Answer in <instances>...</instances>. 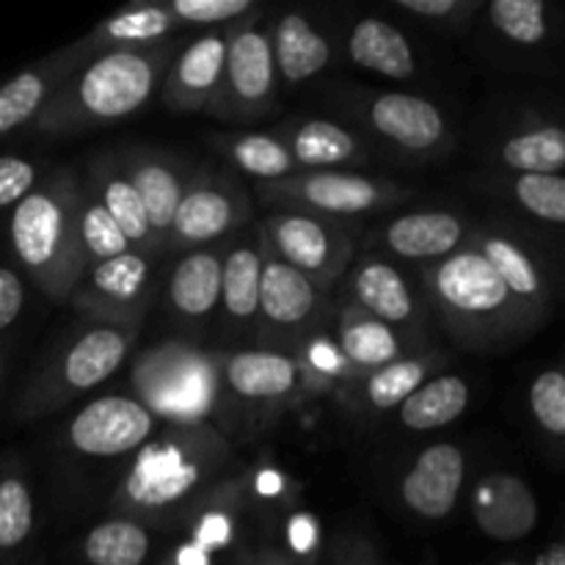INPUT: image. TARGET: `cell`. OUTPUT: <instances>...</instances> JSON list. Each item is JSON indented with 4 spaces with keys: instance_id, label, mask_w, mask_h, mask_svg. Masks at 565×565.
Masks as SVG:
<instances>
[{
    "instance_id": "cell-40",
    "label": "cell",
    "mask_w": 565,
    "mask_h": 565,
    "mask_svg": "<svg viewBox=\"0 0 565 565\" xmlns=\"http://www.w3.org/2000/svg\"><path fill=\"white\" fill-rule=\"evenodd\" d=\"M33 533V494L17 475L0 480V552H14Z\"/></svg>"
},
{
    "instance_id": "cell-45",
    "label": "cell",
    "mask_w": 565,
    "mask_h": 565,
    "mask_svg": "<svg viewBox=\"0 0 565 565\" xmlns=\"http://www.w3.org/2000/svg\"><path fill=\"white\" fill-rule=\"evenodd\" d=\"M22 307H25V285L20 274L0 265V331H6L20 318Z\"/></svg>"
},
{
    "instance_id": "cell-31",
    "label": "cell",
    "mask_w": 565,
    "mask_h": 565,
    "mask_svg": "<svg viewBox=\"0 0 565 565\" xmlns=\"http://www.w3.org/2000/svg\"><path fill=\"white\" fill-rule=\"evenodd\" d=\"M337 348L340 356L359 373H373L403 356V340L397 331L370 318L351 301L337 315Z\"/></svg>"
},
{
    "instance_id": "cell-23",
    "label": "cell",
    "mask_w": 565,
    "mask_h": 565,
    "mask_svg": "<svg viewBox=\"0 0 565 565\" xmlns=\"http://www.w3.org/2000/svg\"><path fill=\"white\" fill-rule=\"evenodd\" d=\"M86 191L97 199L105 207V213L114 218L125 241L130 243L132 252L143 254V257H158L163 254L160 243L154 241L152 230H149L147 213L138 199L136 188H132L130 177H127L125 166H121L119 154H99L88 166V185Z\"/></svg>"
},
{
    "instance_id": "cell-41",
    "label": "cell",
    "mask_w": 565,
    "mask_h": 565,
    "mask_svg": "<svg viewBox=\"0 0 565 565\" xmlns=\"http://www.w3.org/2000/svg\"><path fill=\"white\" fill-rule=\"evenodd\" d=\"M530 414L546 439L561 445L565 436V373L561 367L541 370L530 384Z\"/></svg>"
},
{
    "instance_id": "cell-38",
    "label": "cell",
    "mask_w": 565,
    "mask_h": 565,
    "mask_svg": "<svg viewBox=\"0 0 565 565\" xmlns=\"http://www.w3.org/2000/svg\"><path fill=\"white\" fill-rule=\"evenodd\" d=\"M486 11L491 28L519 47H535L550 36V6L541 0H494Z\"/></svg>"
},
{
    "instance_id": "cell-8",
    "label": "cell",
    "mask_w": 565,
    "mask_h": 565,
    "mask_svg": "<svg viewBox=\"0 0 565 565\" xmlns=\"http://www.w3.org/2000/svg\"><path fill=\"white\" fill-rule=\"evenodd\" d=\"M259 241L290 268L312 279L326 292L351 268L353 232L342 221L296 210H274L265 215Z\"/></svg>"
},
{
    "instance_id": "cell-42",
    "label": "cell",
    "mask_w": 565,
    "mask_h": 565,
    "mask_svg": "<svg viewBox=\"0 0 565 565\" xmlns=\"http://www.w3.org/2000/svg\"><path fill=\"white\" fill-rule=\"evenodd\" d=\"M171 14L180 25H215V22H243L257 14L252 0H174Z\"/></svg>"
},
{
    "instance_id": "cell-19",
    "label": "cell",
    "mask_w": 565,
    "mask_h": 565,
    "mask_svg": "<svg viewBox=\"0 0 565 565\" xmlns=\"http://www.w3.org/2000/svg\"><path fill=\"white\" fill-rule=\"evenodd\" d=\"M226 31H210L182 47L163 77V105L177 114L210 108L221 86L226 61Z\"/></svg>"
},
{
    "instance_id": "cell-1",
    "label": "cell",
    "mask_w": 565,
    "mask_h": 565,
    "mask_svg": "<svg viewBox=\"0 0 565 565\" xmlns=\"http://www.w3.org/2000/svg\"><path fill=\"white\" fill-rule=\"evenodd\" d=\"M423 290L436 320L467 351L502 353L546 323L508 290L469 241L450 257L425 265Z\"/></svg>"
},
{
    "instance_id": "cell-37",
    "label": "cell",
    "mask_w": 565,
    "mask_h": 565,
    "mask_svg": "<svg viewBox=\"0 0 565 565\" xmlns=\"http://www.w3.org/2000/svg\"><path fill=\"white\" fill-rule=\"evenodd\" d=\"M77 241H81V254H83V263H86V270L92 268V265L108 263V259L132 252L130 243H127L125 235L119 232V226L114 224V218L105 213L103 204H99L86 188H81Z\"/></svg>"
},
{
    "instance_id": "cell-47",
    "label": "cell",
    "mask_w": 565,
    "mask_h": 565,
    "mask_svg": "<svg viewBox=\"0 0 565 565\" xmlns=\"http://www.w3.org/2000/svg\"><path fill=\"white\" fill-rule=\"evenodd\" d=\"M539 565H565V546L561 541H555V544H550L541 552Z\"/></svg>"
},
{
    "instance_id": "cell-35",
    "label": "cell",
    "mask_w": 565,
    "mask_h": 565,
    "mask_svg": "<svg viewBox=\"0 0 565 565\" xmlns=\"http://www.w3.org/2000/svg\"><path fill=\"white\" fill-rule=\"evenodd\" d=\"M152 552V535L143 522L114 516L88 530L83 557L88 565H143Z\"/></svg>"
},
{
    "instance_id": "cell-14",
    "label": "cell",
    "mask_w": 565,
    "mask_h": 565,
    "mask_svg": "<svg viewBox=\"0 0 565 565\" xmlns=\"http://www.w3.org/2000/svg\"><path fill=\"white\" fill-rule=\"evenodd\" d=\"M158 419L136 397H97L72 417L66 441L88 458H119L136 452L152 439Z\"/></svg>"
},
{
    "instance_id": "cell-22",
    "label": "cell",
    "mask_w": 565,
    "mask_h": 565,
    "mask_svg": "<svg viewBox=\"0 0 565 565\" xmlns=\"http://www.w3.org/2000/svg\"><path fill=\"white\" fill-rule=\"evenodd\" d=\"M472 230L458 213L417 210L401 215L381 230V246L408 263H439L469 241Z\"/></svg>"
},
{
    "instance_id": "cell-29",
    "label": "cell",
    "mask_w": 565,
    "mask_h": 565,
    "mask_svg": "<svg viewBox=\"0 0 565 565\" xmlns=\"http://www.w3.org/2000/svg\"><path fill=\"white\" fill-rule=\"evenodd\" d=\"M259 279H263V243L237 237L224 246L218 309L224 312L226 326L248 329L257 323Z\"/></svg>"
},
{
    "instance_id": "cell-11",
    "label": "cell",
    "mask_w": 565,
    "mask_h": 565,
    "mask_svg": "<svg viewBox=\"0 0 565 565\" xmlns=\"http://www.w3.org/2000/svg\"><path fill=\"white\" fill-rule=\"evenodd\" d=\"M356 114L375 138L408 158H439L452 143L450 125L439 105L417 94H362Z\"/></svg>"
},
{
    "instance_id": "cell-18",
    "label": "cell",
    "mask_w": 565,
    "mask_h": 565,
    "mask_svg": "<svg viewBox=\"0 0 565 565\" xmlns=\"http://www.w3.org/2000/svg\"><path fill=\"white\" fill-rule=\"evenodd\" d=\"M303 384V364L279 351H237L221 356V397L252 406H279Z\"/></svg>"
},
{
    "instance_id": "cell-36",
    "label": "cell",
    "mask_w": 565,
    "mask_h": 565,
    "mask_svg": "<svg viewBox=\"0 0 565 565\" xmlns=\"http://www.w3.org/2000/svg\"><path fill=\"white\" fill-rule=\"evenodd\" d=\"M218 149L248 177H257V182L285 180L296 174L290 152L279 141L276 132H243V136L218 138Z\"/></svg>"
},
{
    "instance_id": "cell-33",
    "label": "cell",
    "mask_w": 565,
    "mask_h": 565,
    "mask_svg": "<svg viewBox=\"0 0 565 565\" xmlns=\"http://www.w3.org/2000/svg\"><path fill=\"white\" fill-rule=\"evenodd\" d=\"M469 397H472V392L461 375L445 373L439 379L425 381L417 392H412L397 406L401 408V425L408 430H419V434L445 428L467 412Z\"/></svg>"
},
{
    "instance_id": "cell-16",
    "label": "cell",
    "mask_w": 565,
    "mask_h": 565,
    "mask_svg": "<svg viewBox=\"0 0 565 565\" xmlns=\"http://www.w3.org/2000/svg\"><path fill=\"white\" fill-rule=\"evenodd\" d=\"M467 480V458L456 441H436L403 475L401 497L414 516L439 522L452 513Z\"/></svg>"
},
{
    "instance_id": "cell-48",
    "label": "cell",
    "mask_w": 565,
    "mask_h": 565,
    "mask_svg": "<svg viewBox=\"0 0 565 565\" xmlns=\"http://www.w3.org/2000/svg\"><path fill=\"white\" fill-rule=\"evenodd\" d=\"M497 565H524V563H519V561H505V563H497Z\"/></svg>"
},
{
    "instance_id": "cell-26",
    "label": "cell",
    "mask_w": 565,
    "mask_h": 565,
    "mask_svg": "<svg viewBox=\"0 0 565 565\" xmlns=\"http://www.w3.org/2000/svg\"><path fill=\"white\" fill-rule=\"evenodd\" d=\"M224 246L226 243L193 248L171 270L166 303L182 323H204L218 309Z\"/></svg>"
},
{
    "instance_id": "cell-17",
    "label": "cell",
    "mask_w": 565,
    "mask_h": 565,
    "mask_svg": "<svg viewBox=\"0 0 565 565\" xmlns=\"http://www.w3.org/2000/svg\"><path fill=\"white\" fill-rule=\"evenodd\" d=\"M469 243L494 265V270L502 276L508 290L530 312L539 315L541 320H550L552 309H555V290H552V281L546 276L544 263H541V257L533 252L530 243H524L513 232L500 230V226L472 230Z\"/></svg>"
},
{
    "instance_id": "cell-43",
    "label": "cell",
    "mask_w": 565,
    "mask_h": 565,
    "mask_svg": "<svg viewBox=\"0 0 565 565\" xmlns=\"http://www.w3.org/2000/svg\"><path fill=\"white\" fill-rule=\"evenodd\" d=\"M39 169L20 154H0V207H17L36 188Z\"/></svg>"
},
{
    "instance_id": "cell-25",
    "label": "cell",
    "mask_w": 565,
    "mask_h": 565,
    "mask_svg": "<svg viewBox=\"0 0 565 565\" xmlns=\"http://www.w3.org/2000/svg\"><path fill=\"white\" fill-rule=\"evenodd\" d=\"M276 136L301 171H326L367 160V149L356 132L331 119H292L276 130Z\"/></svg>"
},
{
    "instance_id": "cell-15",
    "label": "cell",
    "mask_w": 565,
    "mask_h": 565,
    "mask_svg": "<svg viewBox=\"0 0 565 565\" xmlns=\"http://www.w3.org/2000/svg\"><path fill=\"white\" fill-rule=\"evenodd\" d=\"M119 160L125 166L127 177H130L132 188H136L138 199H141L154 241L166 252L169 248L171 221H174L191 174L174 154L154 147H127L119 154Z\"/></svg>"
},
{
    "instance_id": "cell-32",
    "label": "cell",
    "mask_w": 565,
    "mask_h": 565,
    "mask_svg": "<svg viewBox=\"0 0 565 565\" xmlns=\"http://www.w3.org/2000/svg\"><path fill=\"white\" fill-rule=\"evenodd\" d=\"M439 362L441 356H434V353H428V356H401L397 362L384 364L373 373H364L348 397L362 412L384 414L390 408L401 406L412 392H417Z\"/></svg>"
},
{
    "instance_id": "cell-28",
    "label": "cell",
    "mask_w": 565,
    "mask_h": 565,
    "mask_svg": "<svg viewBox=\"0 0 565 565\" xmlns=\"http://www.w3.org/2000/svg\"><path fill=\"white\" fill-rule=\"evenodd\" d=\"M268 39L270 53H274L276 77H281L287 86L312 81L315 75H320L329 66V36H323L301 11H285L274 22Z\"/></svg>"
},
{
    "instance_id": "cell-27",
    "label": "cell",
    "mask_w": 565,
    "mask_h": 565,
    "mask_svg": "<svg viewBox=\"0 0 565 565\" xmlns=\"http://www.w3.org/2000/svg\"><path fill=\"white\" fill-rule=\"evenodd\" d=\"M81 58L75 50L66 47L61 53L50 55L42 64L31 66V70L20 72L11 81L0 86V136H9L17 127L28 125L42 114L47 99L53 97L55 88L77 70Z\"/></svg>"
},
{
    "instance_id": "cell-12",
    "label": "cell",
    "mask_w": 565,
    "mask_h": 565,
    "mask_svg": "<svg viewBox=\"0 0 565 565\" xmlns=\"http://www.w3.org/2000/svg\"><path fill=\"white\" fill-rule=\"evenodd\" d=\"M248 199L241 188L221 171L202 166L191 174L185 193L180 199L174 221H171L169 248H207L224 241L232 230L246 221Z\"/></svg>"
},
{
    "instance_id": "cell-20",
    "label": "cell",
    "mask_w": 565,
    "mask_h": 565,
    "mask_svg": "<svg viewBox=\"0 0 565 565\" xmlns=\"http://www.w3.org/2000/svg\"><path fill=\"white\" fill-rule=\"evenodd\" d=\"M472 519L486 539L513 544L527 539L539 524V502L527 480L511 472H494L478 483Z\"/></svg>"
},
{
    "instance_id": "cell-44",
    "label": "cell",
    "mask_w": 565,
    "mask_h": 565,
    "mask_svg": "<svg viewBox=\"0 0 565 565\" xmlns=\"http://www.w3.org/2000/svg\"><path fill=\"white\" fill-rule=\"evenodd\" d=\"M395 9L430 22H452V25H458L478 6L472 0H397Z\"/></svg>"
},
{
    "instance_id": "cell-6",
    "label": "cell",
    "mask_w": 565,
    "mask_h": 565,
    "mask_svg": "<svg viewBox=\"0 0 565 565\" xmlns=\"http://www.w3.org/2000/svg\"><path fill=\"white\" fill-rule=\"evenodd\" d=\"M136 340L138 326L92 323L77 331L31 381L22 395L20 417H44L97 390L125 364Z\"/></svg>"
},
{
    "instance_id": "cell-2",
    "label": "cell",
    "mask_w": 565,
    "mask_h": 565,
    "mask_svg": "<svg viewBox=\"0 0 565 565\" xmlns=\"http://www.w3.org/2000/svg\"><path fill=\"white\" fill-rule=\"evenodd\" d=\"M177 53L180 50L169 39L154 47L97 55L55 88L33 121L42 132L58 136L127 119L149 103Z\"/></svg>"
},
{
    "instance_id": "cell-7",
    "label": "cell",
    "mask_w": 565,
    "mask_h": 565,
    "mask_svg": "<svg viewBox=\"0 0 565 565\" xmlns=\"http://www.w3.org/2000/svg\"><path fill=\"white\" fill-rule=\"evenodd\" d=\"M412 196L408 188L359 171H296L285 180L257 182V199L279 210L345 221L375 210L395 207Z\"/></svg>"
},
{
    "instance_id": "cell-34",
    "label": "cell",
    "mask_w": 565,
    "mask_h": 565,
    "mask_svg": "<svg viewBox=\"0 0 565 565\" xmlns=\"http://www.w3.org/2000/svg\"><path fill=\"white\" fill-rule=\"evenodd\" d=\"M494 160L513 174H561L565 166V136L557 125L519 130L497 147Z\"/></svg>"
},
{
    "instance_id": "cell-13",
    "label": "cell",
    "mask_w": 565,
    "mask_h": 565,
    "mask_svg": "<svg viewBox=\"0 0 565 565\" xmlns=\"http://www.w3.org/2000/svg\"><path fill=\"white\" fill-rule=\"evenodd\" d=\"M263 243V241H259ZM326 312V290L281 263L263 243L257 329L270 345H290L307 334Z\"/></svg>"
},
{
    "instance_id": "cell-21",
    "label": "cell",
    "mask_w": 565,
    "mask_h": 565,
    "mask_svg": "<svg viewBox=\"0 0 565 565\" xmlns=\"http://www.w3.org/2000/svg\"><path fill=\"white\" fill-rule=\"evenodd\" d=\"M348 292H351L353 307L386 323L390 329L408 331V334L419 329L423 309H419L417 296L412 292L406 276L386 259H359L348 279Z\"/></svg>"
},
{
    "instance_id": "cell-3",
    "label": "cell",
    "mask_w": 565,
    "mask_h": 565,
    "mask_svg": "<svg viewBox=\"0 0 565 565\" xmlns=\"http://www.w3.org/2000/svg\"><path fill=\"white\" fill-rule=\"evenodd\" d=\"M226 458L230 441L210 425L169 428L138 450L116 489L114 508L136 522L171 516L213 489Z\"/></svg>"
},
{
    "instance_id": "cell-10",
    "label": "cell",
    "mask_w": 565,
    "mask_h": 565,
    "mask_svg": "<svg viewBox=\"0 0 565 565\" xmlns=\"http://www.w3.org/2000/svg\"><path fill=\"white\" fill-rule=\"evenodd\" d=\"M152 296V259L127 252L108 263L92 265L72 287L70 303L94 323L141 326Z\"/></svg>"
},
{
    "instance_id": "cell-5",
    "label": "cell",
    "mask_w": 565,
    "mask_h": 565,
    "mask_svg": "<svg viewBox=\"0 0 565 565\" xmlns=\"http://www.w3.org/2000/svg\"><path fill=\"white\" fill-rule=\"evenodd\" d=\"M138 403L171 428L207 425L221 403V356L191 342H160L132 362Z\"/></svg>"
},
{
    "instance_id": "cell-9",
    "label": "cell",
    "mask_w": 565,
    "mask_h": 565,
    "mask_svg": "<svg viewBox=\"0 0 565 565\" xmlns=\"http://www.w3.org/2000/svg\"><path fill=\"white\" fill-rule=\"evenodd\" d=\"M276 94V66L268 31L243 20L226 36L224 75L210 110L226 119H257L268 114Z\"/></svg>"
},
{
    "instance_id": "cell-24",
    "label": "cell",
    "mask_w": 565,
    "mask_h": 565,
    "mask_svg": "<svg viewBox=\"0 0 565 565\" xmlns=\"http://www.w3.org/2000/svg\"><path fill=\"white\" fill-rule=\"evenodd\" d=\"M177 28L180 22L171 14L169 3H132L99 22L86 39L72 44V50L81 64H86V61L103 53H114V50H143L169 42Z\"/></svg>"
},
{
    "instance_id": "cell-46",
    "label": "cell",
    "mask_w": 565,
    "mask_h": 565,
    "mask_svg": "<svg viewBox=\"0 0 565 565\" xmlns=\"http://www.w3.org/2000/svg\"><path fill=\"white\" fill-rule=\"evenodd\" d=\"M326 565H384L375 546L362 535H342L337 539L334 550Z\"/></svg>"
},
{
    "instance_id": "cell-30",
    "label": "cell",
    "mask_w": 565,
    "mask_h": 565,
    "mask_svg": "<svg viewBox=\"0 0 565 565\" xmlns=\"http://www.w3.org/2000/svg\"><path fill=\"white\" fill-rule=\"evenodd\" d=\"M348 55L359 70L390 77V81H408L417 75L412 42L392 22L379 20V17H364L353 25L348 36Z\"/></svg>"
},
{
    "instance_id": "cell-39",
    "label": "cell",
    "mask_w": 565,
    "mask_h": 565,
    "mask_svg": "<svg viewBox=\"0 0 565 565\" xmlns=\"http://www.w3.org/2000/svg\"><path fill=\"white\" fill-rule=\"evenodd\" d=\"M511 199L544 224H565V180L561 174H516L511 180Z\"/></svg>"
},
{
    "instance_id": "cell-4",
    "label": "cell",
    "mask_w": 565,
    "mask_h": 565,
    "mask_svg": "<svg viewBox=\"0 0 565 565\" xmlns=\"http://www.w3.org/2000/svg\"><path fill=\"white\" fill-rule=\"evenodd\" d=\"M81 188L70 169L55 171L17 204L9 221L17 259L33 285L55 303H66L72 287L86 274L77 241Z\"/></svg>"
}]
</instances>
